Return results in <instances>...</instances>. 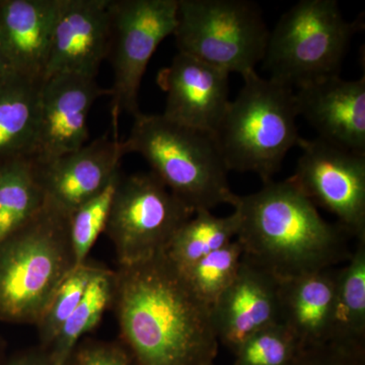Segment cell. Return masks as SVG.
I'll list each match as a JSON object with an SVG mask.
<instances>
[{
	"mask_svg": "<svg viewBox=\"0 0 365 365\" xmlns=\"http://www.w3.org/2000/svg\"><path fill=\"white\" fill-rule=\"evenodd\" d=\"M120 332L135 365H215L220 341L211 307L165 254L115 272Z\"/></svg>",
	"mask_w": 365,
	"mask_h": 365,
	"instance_id": "cell-1",
	"label": "cell"
},
{
	"mask_svg": "<svg viewBox=\"0 0 365 365\" xmlns=\"http://www.w3.org/2000/svg\"><path fill=\"white\" fill-rule=\"evenodd\" d=\"M234 209L241 217L235 240L244 257L280 281L334 268L351 256V237L324 220L290 179L237 197Z\"/></svg>",
	"mask_w": 365,
	"mask_h": 365,
	"instance_id": "cell-2",
	"label": "cell"
},
{
	"mask_svg": "<svg viewBox=\"0 0 365 365\" xmlns=\"http://www.w3.org/2000/svg\"><path fill=\"white\" fill-rule=\"evenodd\" d=\"M133 118L124 140L127 153L141 155L185 205L194 212L222 204L234 207L239 195L230 188V170L212 133L178 124L163 114L140 112Z\"/></svg>",
	"mask_w": 365,
	"mask_h": 365,
	"instance_id": "cell-3",
	"label": "cell"
},
{
	"mask_svg": "<svg viewBox=\"0 0 365 365\" xmlns=\"http://www.w3.org/2000/svg\"><path fill=\"white\" fill-rule=\"evenodd\" d=\"M76 266L69 216L45 202L32 220L0 242V321L37 324Z\"/></svg>",
	"mask_w": 365,
	"mask_h": 365,
	"instance_id": "cell-4",
	"label": "cell"
},
{
	"mask_svg": "<svg viewBox=\"0 0 365 365\" xmlns=\"http://www.w3.org/2000/svg\"><path fill=\"white\" fill-rule=\"evenodd\" d=\"M242 78L244 86L213 136L230 172L253 173L265 184L302 138L294 90L257 71Z\"/></svg>",
	"mask_w": 365,
	"mask_h": 365,
	"instance_id": "cell-5",
	"label": "cell"
},
{
	"mask_svg": "<svg viewBox=\"0 0 365 365\" xmlns=\"http://www.w3.org/2000/svg\"><path fill=\"white\" fill-rule=\"evenodd\" d=\"M362 24L345 19L337 0H300L269 33L262 61L269 78L297 90L339 76Z\"/></svg>",
	"mask_w": 365,
	"mask_h": 365,
	"instance_id": "cell-6",
	"label": "cell"
},
{
	"mask_svg": "<svg viewBox=\"0 0 365 365\" xmlns=\"http://www.w3.org/2000/svg\"><path fill=\"white\" fill-rule=\"evenodd\" d=\"M269 31L250 0H178L174 37L180 53L246 76L263 61Z\"/></svg>",
	"mask_w": 365,
	"mask_h": 365,
	"instance_id": "cell-7",
	"label": "cell"
},
{
	"mask_svg": "<svg viewBox=\"0 0 365 365\" xmlns=\"http://www.w3.org/2000/svg\"><path fill=\"white\" fill-rule=\"evenodd\" d=\"M193 215L153 173L121 174L104 232L114 245L119 266H128L165 253Z\"/></svg>",
	"mask_w": 365,
	"mask_h": 365,
	"instance_id": "cell-8",
	"label": "cell"
},
{
	"mask_svg": "<svg viewBox=\"0 0 365 365\" xmlns=\"http://www.w3.org/2000/svg\"><path fill=\"white\" fill-rule=\"evenodd\" d=\"M111 21L110 97L116 131L120 115L140 113L138 95L144 72L160 43L174 35L178 0H112Z\"/></svg>",
	"mask_w": 365,
	"mask_h": 365,
	"instance_id": "cell-9",
	"label": "cell"
},
{
	"mask_svg": "<svg viewBox=\"0 0 365 365\" xmlns=\"http://www.w3.org/2000/svg\"><path fill=\"white\" fill-rule=\"evenodd\" d=\"M302 153L289 179L314 204L338 218L357 242H365V155L319 139L300 138Z\"/></svg>",
	"mask_w": 365,
	"mask_h": 365,
	"instance_id": "cell-10",
	"label": "cell"
},
{
	"mask_svg": "<svg viewBox=\"0 0 365 365\" xmlns=\"http://www.w3.org/2000/svg\"><path fill=\"white\" fill-rule=\"evenodd\" d=\"M106 96L110 88H101L91 76L64 73L43 79L34 160L52 162L86 145L88 114L96 101Z\"/></svg>",
	"mask_w": 365,
	"mask_h": 365,
	"instance_id": "cell-11",
	"label": "cell"
},
{
	"mask_svg": "<svg viewBox=\"0 0 365 365\" xmlns=\"http://www.w3.org/2000/svg\"><path fill=\"white\" fill-rule=\"evenodd\" d=\"M111 2L60 0L44 78L64 73L97 78L109 57Z\"/></svg>",
	"mask_w": 365,
	"mask_h": 365,
	"instance_id": "cell-12",
	"label": "cell"
},
{
	"mask_svg": "<svg viewBox=\"0 0 365 365\" xmlns=\"http://www.w3.org/2000/svg\"><path fill=\"white\" fill-rule=\"evenodd\" d=\"M230 76L202 60L178 52L158 76V86L165 93L163 116L215 133L230 105Z\"/></svg>",
	"mask_w": 365,
	"mask_h": 365,
	"instance_id": "cell-13",
	"label": "cell"
},
{
	"mask_svg": "<svg viewBox=\"0 0 365 365\" xmlns=\"http://www.w3.org/2000/svg\"><path fill=\"white\" fill-rule=\"evenodd\" d=\"M126 155L124 141L105 134L52 162L38 163L45 202L71 216L119 174Z\"/></svg>",
	"mask_w": 365,
	"mask_h": 365,
	"instance_id": "cell-14",
	"label": "cell"
},
{
	"mask_svg": "<svg viewBox=\"0 0 365 365\" xmlns=\"http://www.w3.org/2000/svg\"><path fill=\"white\" fill-rule=\"evenodd\" d=\"M299 117L318 138L365 155V76L347 81L340 76L322 79L294 91Z\"/></svg>",
	"mask_w": 365,
	"mask_h": 365,
	"instance_id": "cell-15",
	"label": "cell"
},
{
	"mask_svg": "<svg viewBox=\"0 0 365 365\" xmlns=\"http://www.w3.org/2000/svg\"><path fill=\"white\" fill-rule=\"evenodd\" d=\"M279 283L242 256L237 277L211 307L220 344L234 353L253 334L279 323Z\"/></svg>",
	"mask_w": 365,
	"mask_h": 365,
	"instance_id": "cell-16",
	"label": "cell"
},
{
	"mask_svg": "<svg viewBox=\"0 0 365 365\" xmlns=\"http://www.w3.org/2000/svg\"><path fill=\"white\" fill-rule=\"evenodd\" d=\"M60 0H0V50L16 73L42 81Z\"/></svg>",
	"mask_w": 365,
	"mask_h": 365,
	"instance_id": "cell-17",
	"label": "cell"
},
{
	"mask_svg": "<svg viewBox=\"0 0 365 365\" xmlns=\"http://www.w3.org/2000/svg\"><path fill=\"white\" fill-rule=\"evenodd\" d=\"M338 269H326L281 280L279 323L294 335L300 349L328 342Z\"/></svg>",
	"mask_w": 365,
	"mask_h": 365,
	"instance_id": "cell-18",
	"label": "cell"
},
{
	"mask_svg": "<svg viewBox=\"0 0 365 365\" xmlns=\"http://www.w3.org/2000/svg\"><path fill=\"white\" fill-rule=\"evenodd\" d=\"M41 83L16 72L0 81V160L33 157Z\"/></svg>",
	"mask_w": 365,
	"mask_h": 365,
	"instance_id": "cell-19",
	"label": "cell"
},
{
	"mask_svg": "<svg viewBox=\"0 0 365 365\" xmlns=\"http://www.w3.org/2000/svg\"><path fill=\"white\" fill-rule=\"evenodd\" d=\"M328 342L365 349V242H357L345 266L338 269Z\"/></svg>",
	"mask_w": 365,
	"mask_h": 365,
	"instance_id": "cell-20",
	"label": "cell"
},
{
	"mask_svg": "<svg viewBox=\"0 0 365 365\" xmlns=\"http://www.w3.org/2000/svg\"><path fill=\"white\" fill-rule=\"evenodd\" d=\"M39 165L32 157L0 160V242L43 208Z\"/></svg>",
	"mask_w": 365,
	"mask_h": 365,
	"instance_id": "cell-21",
	"label": "cell"
},
{
	"mask_svg": "<svg viewBox=\"0 0 365 365\" xmlns=\"http://www.w3.org/2000/svg\"><path fill=\"white\" fill-rule=\"evenodd\" d=\"M240 225L241 217L235 209L222 217L209 210L196 211L179 228L163 254L178 272H186L201 259L234 241Z\"/></svg>",
	"mask_w": 365,
	"mask_h": 365,
	"instance_id": "cell-22",
	"label": "cell"
},
{
	"mask_svg": "<svg viewBox=\"0 0 365 365\" xmlns=\"http://www.w3.org/2000/svg\"><path fill=\"white\" fill-rule=\"evenodd\" d=\"M115 272L101 267L86 288L73 313L53 341V365H66L74 346L85 334L91 332L102 319L114 297Z\"/></svg>",
	"mask_w": 365,
	"mask_h": 365,
	"instance_id": "cell-23",
	"label": "cell"
},
{
	"mask_svg": "<svg viewBox=\"0 0 365 365\" xmlns=\"http://www.w3.org/2000/svg\"><path fill=\"white\" fill-rule=\"evenodd\" d=\"M242 256V245L234 240L179 274L196 297L211 307L237 277Z\"/></svg>",
	"mask_w": 365,
	"mask_h": 365,
	"instance_id": "cell-24",
	"label": "cell"
},
{
	"mask_svg": "<svg viewBox=\"0 0 365 365\" xmlns=\"http://www.w3.org/2000/svg\"><path fill=\"white\" fill-rule=\"evenodd\" d=\"M100 269V266L86 261L76 266L60 283L44 314L36 324L43 343L52 344L62 327L83 299L86 288Z\"/></svg>",
	"mask_w": 365,
	"mask_h": 365,
	"instance_id": "cell-25",
	"label": "cell"
},
{
	"mask_svg": "<svg viewBox=\"0 0 365 365\" xmlns=\"http://www.w3.org/2000/svg\"><path fill=\"white\" fill-rule=\"evenodd\" d=\"M120 177L121 172L100 193L81 204L69 216V234L78 266L85 263L98 235L105 232Z\"/></svg>",
	"mask_w": 365,
	"mask_h": 365,
	"instance_id": "cell-26",
	"label": "cell"
},
{
	"mask_svg": "<svg viewBox=\"0 0 365 365\" xmlns=\"http://www.w3.org/2000/svg\"><path fill=\"white\" fill-rule=\"evenodd\" d=\"M299 343L282 324L253 334L234 352L235 365H292Z\"/></svg>",
	"mask_w": 365,
	"mask_h": 365,
	"instance_id": "cell-27",
	"label": "cell"
},
{
	"mask_svg": "<svg viewBox=\"0 0 365 365\" xmlns=\"http://www.w3.org/2000/svg\"><path fill=\"white\" fill-rule=\"evenodd\" d=\"M292 365H365V349L326 342L302 348Z\"/></svg>",
	"mask_w": 365,
	"mask_h": 365,
	"instance_id": "cell-28",
	"label": "cell"
},
{
	"mask_svg": "<svg viewBox=\"0 0 365 365\" xmlns=\"http://www.w3.org/2000/svg\"><path fill=\"white\" fill-rule=\"evenodd\" d=\"M78 365H135L121 347L114 345H96L81 355Z\"/></svg>",
	"mask_w": 365,
	"mask_h": 365,
	"instance_id": "cell-29",
	"label": "cell"
},
{
	"mask_svg": "<svg viewBox=\"0 0 365 365\" xmlns=\"http://www.w3.org/2000/svg\"><path fill=\"white\" fill-rule=\"evenodd\" d=\"M14 72L9 66V62L6 61V57L2 54L1 50H0V81H4L6 76Z\"/></svg>",
	"mask_w": 365,
	"mask_h": 365,
	"instance_id": "cell-30",
	"label": "cell"
},
{
	"mask_svg": "<svg viewBox=\"0 0 365 365\" xmlns=\"http://www.w3.org/2000/svg\"><path fill=\"white\" fill-rule=\"evenodd\" d=\"M16 365H53V362L51 359H50L49 361H44V360L42 361V360L39 359H28L19 362Z\"/></svg>",
	"mask_w": 365,
	"mask_h": 365,
	"instance_id": "cell-31",
	"label": "cell"
}]
</instances>
